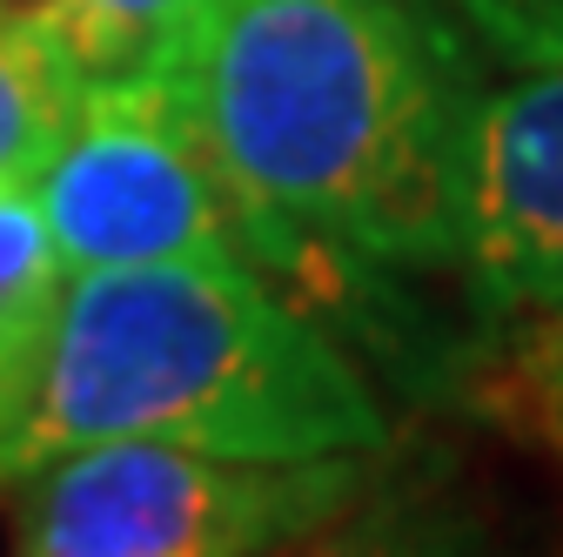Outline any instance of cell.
<instances>
[{
	"mask_svg": "<svg viewBox=\"0 0 563 557\" xmlns=\"http://www.w3.org/2000/svg\"><path fill=\"white\" fill-rule=\"evenodd\" d=\"M356 477L363 450L255 463L168 437H101L8 483V544L27 557H255L335 524Z\"/></svg>",
	"mask_w": 563,
	"mask_h": 557,
	"instance_id": "3957f363",
	"label": "cell"
},
{
	"mask_svg": "<svg viewBox=\"0 0 563 557\" xmlns=\"http://www.w3.org/2000/svg\"><path fill=\"white\" fill-rule=\"evenodd\" d=\"M101 437L309 463L383 450L389 424L363 370L255 262H121L67 269L34 403L0 430V491Z\"/></svg>",
	"mask_w": 563,
	"mask_h": 557,
	"instance_id": "7a4b0ae2",
	"label": "cell"
},
{
	"mask_svg": "<svg viewBox=\"0 0 563 557\" xmlns=\"http://www.w3.org/2000/svg\"><path fill=\"white\" fill-rule=\"evenodd\" d=\"M81 67L41 0H0V188H34L81 101Z\"/></svg>",
	"mask_w": 563,
	"mask_h": 557,
	"instance_id": "8992f818",
	"label": "cell"
},
{
	"mask_svg": "<svg viewBox=\"0 0 563 557\" xmlns=\"http://www.w3.org/2000/svg\"><path fill=\"white\" fill-rule=\"evenodd\" d=\"M450 21L470 34L483 61H530L563 54V0H443Z\"/></svg>",
	"mask_w": 563,
	"mask_h": 557,
	"instance_id": "9c48e42d",
	"label": "cell"
},
{
	"mask_svg": "<svg viewBox=\"0 0 563 557\" xmlns=\"http://www.w3.org/2000/svg\"><path fill=\"white\" fill-rule=\"evenodd\" d=\"M463 275L510 323L563 329V54L504 61L476 88Z\"/></svg>",
	"mask_w": 563,
	"mask_h": 557,
	"instance_id": "5b68a950",
	"label": "cell"
},
{
	"mask_svg": "<svg viewBox=\"0 0 563 557\" xmlns=\"http://www.w3.org/2000/svg\"><path fill=\"white\" fill-rule=\"evenodd\" d=\"M41 14L54 21L60 47L75 54L81 81L162 75L181 88L208 0H41Z\"/></svg>",
	"mask_w": 563,
	"mask_h": 557,
	"instance_id": "ba28073f",
	"label": "cell"
},
{
	"mask_svg": "<svg viewBox=\"0 0 563 557\" xmlns=\"http://www.w3.org/2000/svg\"><path fill=\"white\" fill-rule=\"evenodd\" d=\"M34 201L67 269L249 262L235 195L201 149L188 95L162 75L88 81Z\"/></svg>",
	"mask_w": 563,
	"mask_h": 557,
	"instance_id": "277c9868",
	"label": "cell"
},
{
	"mask_svg": "<svg viewBox=\"0 0 563 557\" xmlns=\"http://www.w3.org/2000/svg\"><path fill=\"white\" fill-rule=\"evenodd\" d=\"M476 88L443 0H208L181 75L255 269H463Z\"/></svg>",
	"mask_w": 563,
	"mask_h": 557,
	"instance_id": "6da1fadb",
	"label": "cell"
},
{
	"mask_svg": "<svg viewBox=\"0 0 563 557\" xmlns=\"http://www.w3.org/2000/svg\"><path fill=\"white\" fill-rule=\"evenodd\" d=\"M67 296V255L47 236L34 188H0V430L34 403L47 342Z\"/></svg>",
	"mask_w": 563,
	"mask_h": 557,
	"instance_id": "52a82bcc",
	"label": "cell"
}]
</instances>
